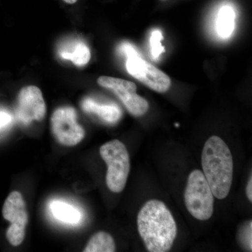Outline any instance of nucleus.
<instances>
[{"mask_svg":"<svg viewBox=\"0 0 252 252\" xmlns=\"http://www.w3.org/2000/svg\"><path fill=\"white\" fill-rule=\"evenodd\" d=\"M137 223L147 251L166 252L171 250L177 237V223L163 202L154 199L147 201L139 212Z\"/></svg>","mask_w":252,"mask_h":252,"instance_id":"obj_1","label":"nucleus"},{"mask_svg":"<svg viewBox=\"0 0 252 252\" xmlns=\"http://www.w3.org/2000/svg\"><path fill=\"white\" fill-rule=\"evenodd\" d=\"M202 167L214 196L220 200L226 198L233 182V157L228 145L218 136H212L205 142Z\"/></svg>","mask_w":252,"mask_h":252,"instance_id":"obj_2","label":"nucleus"},{"mask_svg":"<svg viewBox=\"0 0 252 252\" xmlns=\"http://www.w3.org/2000/svg\"><path fill=\"white\" fill-rule=\"evenodd\" d=\"M101 157L107 166L106 183L113 193L125 188L130 170V156L125 144L118 140L104 144L99 149Z\"/></svg>","mask_w":252,"mask_h":252,"instance_id":"obj_3","label":"nucleus"},{"mask_svg":"<svg viewBox=\"0 0 252 252\" xmlns=\"http://www.w3.org/2000/svg\"><path fill=\"white\" fill-rule=\"evenodd\" d=\"M119 51L126 57V70L132 77L158 93L168 91L171 86L170 78L142 59L132 44L123 43Z\"/></svg>","mask_w":252,"mask_h":252,"instance_id":"obj_4","label":"nucleus"},{"mask_svg":"<svg viewBox=\"0 0 252 252\" xmlns=\"http://www.w3.org/2000/svg\"><path fill=\"white\" fill-rule=\"evenodd\" d=\"M185 202L187 210L196 220H208L213 215L215 196L200 170H194L189 175Z\"/></svg>","mask_w":252,"mask_h":252,"instance_id":"obj_5","label":"nucleus"},{"mask_svg":"<svg viewBox=\"0 0 252 252\" xmlns=\"http://www.w3.org/2000/svg\"><path fill=\"white\" fill-rule=\"evenodd\" d=\"M51 129L58 143L65 147H74L85 137L84 127L78 124L75 109L69 106L59 107L51 118Z\"/></svg>","mask_w":252,"mask_h":252,"instance_id":"obj_6","label":"nucleus"},{"mask_svg":"<svg viewBox=\"0 0 252 252\" xmlns=\"http://www.w3.org/2000/svg\"><path fill=\"white\" fill-rule=\"evenodd\" d=\"M2 216L11 223L6 230V239L12 246H18L24 240L28 223L27 207L20 192H11L6 198L3 205Z\"/></svg>","mask_w":252,"mask_h":252,"instance_id":"obj_7","label":"nucleus"},{"mask_svg":"<svg viewBox=\"0 0 252 252\" xmlns=\"http://www.w3.org/2000/svg\"><path fill=\"white\" fill-rule=\"evenodd\" d=\"M97 84L113 91L134 117H142L149 110V102L137 94V86L132 81L102 76L97 79Z\"/></svg>","mask_w":252,"mask_h":252,"instance_id":"obj_8","label":"nucleus"},{"mask_svg":"<svg viewBox=\"0 0 252 252\" xmlns=\"http://www.w3.org/2000/svg\"><path fill=\"white\" fill-rule=\"evenodd\" d=\"M46 107L42 93L35 86L23 88L18 94L16 115L23 124L41 122L45 117Z\"/></svg>","mask_w":252,"mask_h":252,"instance_id":"obj_9","label":"nucleus"},{"mask_svg":"<svg viewBox=\"0 0 252 252\" xmlns=\"http://www.w3.org/2000/svg\"><path fill=\"white\" fill-rule=\"evenodd\" d=\"M81 107L84 112L94 114L107 124H116L122 116V110L117 104L98 103L91 97L82 99Z\"/></svg>","mask_w":252,"mask_h":252,"instance_id":"obj_10","label":"nucleus"},{"mask_svg":"<svg viewBox=\"0 0 252 252\" xmlns=\"http://www.w3.org/2000/svg\"><path fill=\"white\" fill-rule=\"evenodd\" d=\"M59 54L63 59L70 61L77 67H84L90 61V49L82 41H74L69 45L63 46L59 50Z\"/></svg>","mask_w":252,"mask_h":252,"instance_id":"obj_11","label":"nucleus"},{"mask_svg":"<svg viewBox=\"0 0 252 252\" xmlns=\"http://www.w3.org/2000/svg\"><path fill=\"white\" fill-rule=\"evenodd\" d=\"M235 13L232 6L224 5L219 11L216 29L219 36L223 39L230 37L235 28Z\"/></svg>","mask_w":252,"mask_h":252,"instance_id":"obj_12","label":"nucleus"},{"mask_svg":"<svg viewBox=\"0 0 252 252\" xmlns=\"http://www.w3.org/2000/svg\"><path fill=\"white\" fill-rule=\"evenodd\" d=\"M50 208L55 218L64 223L77 224L82 217L77 209L64 202L54 201L50 205Z\"/></svg>","mask_w":252,"mask_h":252,"instance_id":"obj_13","label":"nucleus"},{"mask_svg":"<svg viewBox=\"0 0 252 252\" xmlns=\"http://www.w3.org/2000/svg\"><path fill=\"white\" fill-rule=\"evenodd\" d=\"M116 245L112 235L105 231L94 233L88 242L84 252H114Z\"/></svg>","mask_w":252,"mask_h":252,"instance_id":"obj_14","label":"nucleus"},{"mask_svg":"<svg viewBox=\"0 0 252 252\" xmlns=\"http://www.w3.org/2000/svg\"><path fill=\"white\" fill-rule=\"evenodd\" d=\"M252 222L249 220L240 228L238 233V240L244 249L252 252Z\"/></svg>","mask_w":252,"mask_h":252,"instance_id":"obj_15","label":"nucleus"},{"mask_svg":"<svg viewBox=\"0 0 252 252\" xmlns=\"http://www.w3.org/2000/svg\"><path fill=\"white\" fill-rule=\"evenodd\" d=\"M163 39L161 31L155 30L152 32L150 37L151 52L154 59H159V56L165 52V49L161 44V40Z\"/></svg>","mask_w":252,"mask_h":252,"instance_id":"obj_16","label":"nucleus"},{"mask_svg":"<svg viewBox=\"0 0 252 252\" xmlns=\"http://www.w3.org/2000/svg\"><path fill=\"white\" fill-rule=\"evenodd\" d=\"M11 119L12 118L8 113L0 112V129L9 124L11 122Z\"/></svg>","mask_w":252,"mask_h":252,"instance_id":"obj_17","label":"nucleus"},{"mask_svg":"<svg viewBox=\"0 0 252 252\" xmlns=\"http://www.w3.org/2000/svg\"><path fill=\"white\" fill-rule=\"evenodd\" d=\"M246 195L248 200L250 202H252V175L249 178L248 185L246 188Z\"/></svg>","mask_w":252,"mask_h":252,"instance_id":"obj_18","label":"nucleus"},{"mask_svg":"<svg viewBox=\"0 0 252 252\" xmlns=\"http://www.w3.org/2000/svg\"><path fill=\"white\" fill-rule=\"evenodd\" d=\"M64 2L68 4H74L77 2L78 0H63Z\"/></svg>","mask_w":252,"mask_h":252,"instance_id":"obj_19","label":"nucleus"}]
</instances>
